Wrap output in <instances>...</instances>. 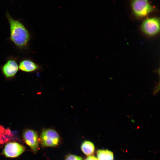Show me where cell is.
Instances as JSON below:
<instances>
[{
  "mask_svg": "<svg viewBox=\"0 0 160 160\" xmlns=\"http://www.w3.org/2000/svg\"><path fill=\"white\" fill-rule=\"evenodd\" d=\"M141 29L145 34L150 36L155 35L160 30V22L156 17H152L145 20L143 22Z\"/></svg>",
  "mask_w": 160,
  "mask_h": 160,
  "instance_id": "5",
  "label": "cell"
},
{
  "mask_svg": "<svg viewBox=\"0 0 160 160\" xmlns=\"http://www.w3.org/2000/svg\"><path fill=\"white\" fill-rule=\"evenodd\" d=\"M25 150V147L19 143L9 142L5 145L2 153L7 158H15L20 155Z\"/></svg>",
  "mask_w": 160,
  "mask_h": 160,
  "instance_id": "7",
  "label": "cell"
},
{
  "mask_svg": "<svg viewBox=\"0 0 160 160\" xmlns=\"http://www.w3.org/2000/svg\"><path fill=\"white\" fill-rule=\"evenodd\" d=\"M96 154L98 160H114L113 153L108 150H97Z\"/></svg>",
  "mask_w": 160,
  "mask_h": 160,
  "instance_id": "10",
  "label": "cell"
},
{
  "mask_svg": "<svg viewBox=\"0 0 160 160\" xmlns=\"http://www.w3.org/2000/svg\"><path fill=\"white\" fill-rule=\"evenodd\" d=\"M19 68L26 72H32L40 70L41 66L29 58H24L18 62Z\"/></svg>",
  "mask_w": 160,
  "mask_h": 160,
  "instance_id": "8",
  "label": "cell"
},
{
  "mask_svg": "<svg viewBox=\"0 0 160 160\" xmlns=\"http://www.w3.org/2000/svg\"><path fill=\"white\" fill-rule=\"evenodd\" d=\"M24 142L31 148L34 153L38 151L39 146V139L37 132L31 129H27L23 133Z\"/></svg>",
  "mask_w": 160,
  "mask_h": 160,
  "instance_id": "6",
  "label": "cell"
},
{
  "mask_svg": "<svg viewBox=\"0 0 160 160\" xmlns=\"http://www.w3.org/2000/svg\"><path fill=\"white\" fill-rule=\"evenodd\" d=\"M39 142L42 147H56L60 143V138L58 133L54 129H43L40 135Z\"/></svg>",
  "mask_w": 160,
  "mask_h": 160,
  "instance_id": "2",
  "label": "cell"
},
{
  "mask_svg": "<svg viewBox=\"0 0 160 160\" xmlns=\"http://www.w3.org/2000/svg\"><path fill=\"white\" fill-rule=\"evenodd\" d=\"M18 56H11L6 59V62L1 67V71L7 78L14 76L17 72L19 67Z\"/></svg>",
  "mask_w": 160,
  "mask_h": 160,
  "instance_id": "4",
  "label": "cell"
},
{
  "mask_svg": "<svg viewBox=\"0 0 160 160\" xmlns=\"http://www.w3.org/2000/svg\"><path fill=\"white\" fill-rule=\"evenodd\" d=\"M84 160H98L97 158L93 156H88Z\"/></svg>",
  "mask_w": 160,
  "mask_h": 160,
  "instance_id": "12",
  "label": "cell"
},
{
  "mask_svg": "<svg viewBox=\"0 0 160 160\" xmlns=\"http://www.w3.org/2000/svg\"><path fill=\"white\" fill-rule=\"evenodd\" d=\"M132 7L134 14L139 17L147 15L153 10V7L148 0H133Z\"/></svg>",
  "mask_w": 160,
  "mask_h": 160,
  "instance_id": "3",
  "label": "cell"
},
{
  "mask_svg": "<svg viewBox=\"0 0 160 160\" xmlns=\"http://www.w3.org/2000/svg\"><path fill=\"white\" fill-rule=\"evenodd\" d=\"M6 14L9 25V40L18 49L27 50L31 38L29 31L20 19H14L8 11Z\"/></svg>",
  "mask_w": 160,
  "mask_h": 160,
  "instance_id": "1",
  "label": "cell"
},
{
  "mask_svg": "<svg viewBox=\"0 0 160 160\" xmlns=\"http://www.w3.org/2000/svg\"><path fill=\"white\" fill-rule=\"evenodd\" d=\"M65 160H83V159L80 156L69 154L66 156Z\"/></svg>",
  "mask_w": 160,
  "mask_h": 160,
  "instance_id": "11",
  "label": "cell"
},
{
  "mask_svg": "<svg viewBox=\"0 0 160 160\" xmlns=\"http://www.w3.org/2000/svg\"><path fill=\"white\" fill-rule=\"evenodd\" d=\"M81 148L83 153L88 156H92L95 150L94 144L89 141H84L81 145Z\"/></svg>",
  "mask_w": 160,
  "mask_h": 160,
  "instance_id": "9",
  "label": "cell"
}]
</instances>
